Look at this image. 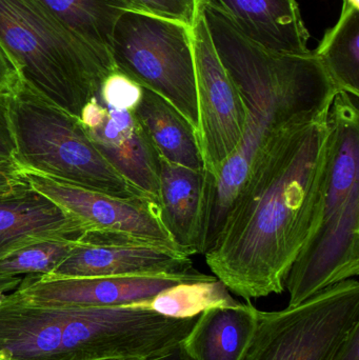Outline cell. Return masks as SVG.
Here are the masks:
<instances>
[{
    "mask_svg": "<svg viewBox=\"0 0 359 360\" xmlns=\"http://www.w3.org/2000/svg\"><path fill=\"white\" fill-rule=\"evenodd\" d=\"M331 139L329 113L284 133L253 169L204 254L215 277L247 302L284 291L318 226Z\"/></svg>",
    "mask_w": 359,
    "mask_h": 360,
    "instance_id": "cell-1",
    "label": "cell"
},
{
    "mask_svg": "<svg viewBox=\"0 0 359 360\" xmlns=\"http://www.w3.org/2000/svg\"><path fill=\"white\" fill-rule=\"evenodd\" d=\"M217 55L246 111L235 151L207 176L202 255L216 243L253 169L284 133L329 113L339 92L320 57L263 48L210 6L200 4ZM207 175V174H206Z\"/></svg>",
    "mask_w": 359,
    "mask_h": 360,
    "instance_id": "cell-2",
    "label": "cell"
},
{
    "mask_svg": "<svg viewBox=\"0 0 359 360\" xmlns=\"http://www.w3.org/2000/svg\"><path fill=\"white\" fill-rule=\"evenodd\" d=\"M198 316L172 319L143 304L60 308L0 300V360H145L189 335Z\"/></svg>",
    "mask_w": 359,
    "mask_h": 360,
    "instance_id": "cell-3",
    "label": "cell"
},
{
    "mask_svg": "<svg viewBox=\"0 0 359 360\" xmlns=\"http://www.w3.org/2000/svg\"><path fill=\"white\" fill-rule=\"evenodd\" d=\"M330 162L318 226L293 262L289 306L359 274L358 98L337 92L329 110Z\"/></svg>",
    "mask_w": 359,
    "mask_h": 360,
    "instance_id": "cell-4",
    "label": "cell"
},
{
    "mask_svg": "<svg viewBox=\"0 0 359 360\" xmlns=\"http://www.w3.org/2000/svg\"><path fill=\"white\" fill-rule=\"evenodd\" d=\"M0 46L25 84L79 120L116 70L37 0H0Z\"/></svg>",
    "mask_w": 359,
    "mask_h": 360,
    "instance_id": "cell-5",
    "label": "cell"
},
{
    "mask_svg": "<svg viewBox=\"0 0 359 360\" xmlns=\"http://www.w3.org/2000/svg\"><path fill=\"white\" fill-rule=\"evenodd\" d=\"M8 108L15 145L12 160L22 172L120 198L147 196L105 160L79 118L25 82L8 97Z\"/></svg>",
    "mask_w": 359,
    "mask_h": 360,
    "instance_id": "cell-6",
    "label": "cell"
},
{
    "mask_svg": "<svg viewBox=\"0 0 359 360\" xmlns=\"http://www.w3.org/2000/svg\"><path fill=\"white\" fill-rule=\"evenodd\" d=\"M116 70L175 108L197 133L192 27L164 17L126 11L112 35Z\"/></svg>",
    "mask_w": 359,
    "mask_h": 360,
    "instance_id": "cell-7",
    "label": "cell"
},
{
    "mask_svg": "<svg viewBox=\"0 0 359 360\" xmlns=\"http://www.w3.org/2000/svg\"><path fill=\"white\" fill-rule=\"evenodd\" d=\"M359 323V283L348 279L299 306L257 311L252 338L240 360H331Z\"/></svg>",
    "mask_w": 359,
    "mask_h": 360,
    "instance_id": "cell-8",
    "label": "cell"
},
{
    "mask_svg": "<svg viewBox=\"0 0 359 360\" xmlns=\"http://www.w3.org/2000/svg\"><path fill=\"white\" fill-rule=\"evenodd\" d=\"M192 38L197 93V139L204 172L207 176L213 177L237 148L246 111L235 84L217 55L202 11L192 27Z\"/></svg>",
    "mask_w": 359,
    "mask_h": 360,
    "instance_id": "cell-9",
    "label": "cell"
},
{
    "mask_svg": "<svg viewBox=\"0 0 359 360\" xmlns=\"http://www.w3.org/2000/svg\"><path fill=\"white\" fill-rule=\"evenodd\" d=\"M22 174L34 188L77 219L86 233L118 235L181 252L162 222L159 205L150 197L120 198L36 173Z\"/></svg>",
    "mask_w": 359,
    "mask_h": 360,
    "instance_id": "cell-10",
    "label": "cell"
},
{
    "mask_svg": "<svg viewBox=\"0 0 359 360\" xmlns=\"http://www.w3.org/2000/svg\"><path fill=\"white\" fill-rule=\"evenodd\" d=\"M215 276L200 274L141 275V276L27 277L8 297L27 304L60 308H112L137 306L164 290L185 281H210Z\"/></svg>",
    "mask_w": 359,
    "mask_h": 360,
    "instance_id": "cell-11",
    "label": "cell"
},
{
    "mask_svg": "<svg viewBox=\"0 0 359 360\" xmlns=\"http://www.w3.org/2000/svg\"><path fill=\"white\" fill-rule=\"evenodd\" d=\"M190 256L107 233L82 235L67 257L46 278L200 274Z\"/></svg>",
    "mask_w": 359,
    "mask_h": 360,
    "instance_id": "cell-12",
    "label": "cell"
},
{
    "mask_svg": "<svg viewBox=\"0 0 359 360\" xmlns=\"http://www.w3.org/2000/svg\"><path fill=\"white\" fill-rule=\"evenodd\" d=\"M80 122L114 170L158 203L159 155L134 111L105 107L95 97L82 110Z\"/></svg>",
    "mask_w": 359,
    "mask_h": 360,
    "instance_id": "cell-13",
    "label": "cell"
},
{
    "mask_svg": "<svg viewBox=\"0 0 359 360\" xmlns=\"http://www.w3.org/2000/svg\"><path fill=\"white\" fill-rule=\"evenodd\" d=\"M86 233L77 219L25 177L0 191V259L39 241L78 239Z\"/></svg>",
    "mask_w": 359,
    "mask_h": 360,
    "instance_id": "cell-14",
    "label": "cell"
},
{
    "mask_svg": "<svg viewBox=\"0 0 359 360\" xmlns=\"http://www.w3.org/2000/svg\"><path fill=\"white\" fill-rule=\"evenodd\" d=\"M229 19L255 44L280 53L307 54L310 33L296 0H197Z\"/></svg>",
    "mask_w": 359,
    "mask_h": 360,
    "instance_id": "cell-15",
    "label": "cell"
},
{
    "mask_svg": "<svg viewBox=\"0 0 359 360\" xmlns=\"http://www.w3.org/2000/svg\"><path fill=\"white\" fill-rule=\"evenodd\" d=\"M207 175L159 158L158 205L162 222L181 253L202 254Z\"/></svg>",
    "mask_w": 359,
    "mask_h": 360,
    "instance_id": "cell-16",
    "label": "cell"
},
{
    "mask_svg": "<svg viewBox=\"0 0 359 360\" xmlns=\"http://www.w3.org/2000/svg\"><path fill=\"white\" fill-rule=\"evenodd\" d=\"M251 304L202 312L183 345L194 360H240L257 323Z\"/></svg>",
    "mask_w": 359,
    "mask_h": 360,
    "instance_id": "cell-17",
    "label": "cell"
},
{
    "mask_svg": "<svg viewBox=\"0 0 359 360\" xmlns=\"http://www.w3.org/2000/svg\"><path fill=\"white\" fill-rule=\"evenodd\" d=\"M134 114L159 158L192 170L204 171L195 129L168 101L143 89Z\"/></svg>",
    "mask_w": 359,
    "mask_h": 360,
    "instance_id": "cell-18",
    "label": "cell"
},
{
    "mask_svg": "<svg viewBox=\"0 0 359 360\" xmlns=\"http://www.w3.org/2000/svg\"><path fill=\"white\" fill-rule=\"evenodd\" d=\"M78 37L112 59L114 27L122 13L133 11L126 0H37Z\"/></svg>",
    "mask_w": 359,
    "mask_h": 360,
    "instance_id": "cell-19",
    "label": "cell"
},
{
    "mask_svg": "<svg viewBox=\"0 0 359 360\" xmlns=\"http://www.w3.org/2000/svg\"><path fill=\"white\" fill-rule=\"evenodd\" d=\"M339 92L359 97V8L343 6L314 51Z\"/></svg>",
    "mask_w": 359,
    "mask_h": 360,
    "instance_id": "cell-20",
    "label": "cell"
},
{
    "mask_svg": "<svg viewBox=\"0 0 359 360\" xmlns=\"http://www.w3.org/2000/svg\"><path fill=\"white\" fill-rule=\"evenodd\" d=\"M229 289L216 277L210 281H185L164 290L143 304L150 310L172 319H192L214 307H237Z\"/></svg>",
    "mask_w": 359,
    "mask_h": 360,
    "instance_id": "cell-21",
    "label": "cell"
},
{
    "mask_svg": "<svg viewBox=\"0 0 359 360\" xmlns=\"http://www.w3.org/2000/svg\"><path fill=\"white\" fill-rule=\"evenodd\" d=\"M78 239L39 241L0 259V296L16 289L23 278L50 275L67 257Z\"/></svg>",
    "mask_w": 359,
    "mask_h": 360,
    "instance_id": "cell-22",
    "label": "cell"
},
{
    "mask_svg": "<svg viewBox=\"0 0 359 360\" xmlns=\"http://www.w3.org/2000/svg\"><path fill=\"white\" fill-rule=\"evenodd\" d=\"M143 88L126 74L115 70L101 84L97 98L105 107L134 111L143 96Z\"/></svg>",
    "mask_w": 359,
    "mask_h": 360,
    "instance_id": "cell-23",
    "label": "cell"
},
{
    "mask_svg": "<svg viewBox=\"0 0 359 360\" xmlns=\"http://www.w3.org/2000/svg\"><path fill=\"white\" fill-rule=\"evenodd\" d=\"M133 11L185 23L192 27L200 14L197 0H126Z\"/></svg>",
    "mask_w": 359,
    "mask_h": 360,
    "instance_id": "cell-24",
    "label": "cell"
},
{
    "mask_svg": "<svg viewBox=\"0 0 359 360\" xmlns=\"http://www.w3.org/2000/svg\"><path fill=\"white\" fill-rule=\"evenodd\" d=\"M21 82L18 70L0 46V96H10Z\"/></svg>",
    "mask_w": 359,
    "mask_h": 360,
    "instance_id": "cell-25",
    "label": "cell"
},
{
    "mask_svg": "<svg viewBox=\"0 0 359 360\" xmlns=\"http://www.w3.org/2000/svg\"><path fill=\"white\" fill-rule=\"evenodd\" d=\"M14 151V139L8 118V97L0 96V158L12 160Z\"/></svg>",
    "mask_w": 359,
    "mask_h": 360,
    "instance_id": "cell-26",
    "label": "cell"
},
{
    "mask_svg": "<svg viewBox=\"0 0 359 360\" xmlns=\"http://www.w3.org/2000/svg\"><path fill=\"white\" fill-rule=\"evenodd\" d=\"M331 360H359V323L344 338Z\"/></svg>",
    "mask_w": 359,
    "mask_h": 360,
    "instance_id": "cell-27",
    "label": "cell"
},
{
    "mask_svg": "<svg viewBox=\"0 0 359 360\" xmlns=\"http://www.w3.org/2000/svg\"><path fill=\"white\" fill-rule=\"evenodd\" d=\"M22 180V172L12 160L0 165V191L15 186Z\"/></svg>",
    "mask_w": 359,
    "mask_h": 360,
    "instance_id": "cell-28",
    "label": "cell"
},
{
    "mask_svg": "<svg viewBox=\"0 0 359 360\" xmlns=\"http://www.w3.org/2000/svg\"><path fill=\"white\" fill-rule=\"evenodd\" d=\"M145 360H194L193 357L187 352L183 342L159 354L154 355V356L149 357Z\"/></svg>",
    "mask_w": 359,
    "mask_h": 360,
    "instance_id": "cell-29",
    "label": "cell"
},
{
    "mask_svg": "<svg viewBox=\"0 0 359 360\" xmlns=\"http://www.w3.org/2000/svg\"><path fill=\"white\" fill-rule=\"evenodd\" d=\"M98 360H139L133 359H98Z\"/></svg>",
    "mask_w": 359,
    "mask_h": 360,
    "instance_id": "cell-30",
    "label": "cell"
},
{
    "mask_svg": "<svg viewBox=\"0 0 359 360\" xmlns=\"http://www.w3.org/2000/svg\"><path fill=\"white\" fill-rule=\"evenodd\" d=\"M8 162V160H2V158H0V165L4 164V162Z\"/></svg>",
    "mask_w": 359,
    "mask_h": 360,
    "instance_id": "cell-31",
    "label": "cell"
},
{
    "mask_svg": "<svg viewBox=\"0 0 359 360\" xmlns=\"http://www.w3.org/2000/svg\"><path fill=\"white\" fill-rule=\"evenodd\" d=\"M4 296H6V295H4ZM4 296H0V300H2V298L4 297Z\"/></svg>",
    "mask_w": 359,
    "mask_h": 360,
    "instance_id": "cell-32",
    "label": "cell"
}]
</instances>
